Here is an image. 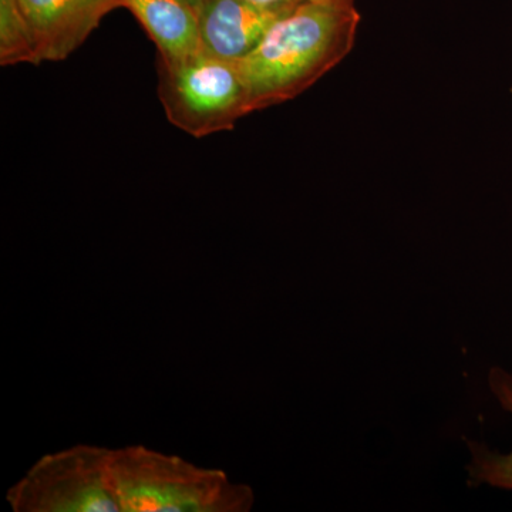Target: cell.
<instances>
[{"mask_svg":"<svg viewBox=\"0 0 512 512\" xmlns=\"http://www.w3.org/2000/svg\"><path fill=\"white\" fill-rule=\"evenodd\" d=\"M356 6L302 2L269 29L238 67L249 113L296 99L352 52L359 32Z\"/></svg>","mask_w":512,"mask_h":512,"instance_id":"cell-1","label":"cell"},{"mask_svg":"<svg viewBox=\"0 0 512 512\" xmlns=\"http://www.w3.org/2000/svg\"><path fill=\"white\" fill-rule=\"evenodd\" d=\"M109 481L120 512H247L255 503L224 471L144 446L110 448Z\"/></svg>","mask_w":512,"mask_h":512,"instance_id":"cell-2","label":"cell"},{"mask_svg":"<svg viewBox=\"0 0 512 512\" xmlns=\"http://www.w3.org/2000/svg\"><path fill=\"white\" fill-rule=\"evenodd\" d=\"M158 97L167 120L195 138L234 130L251 114L238 63L204 52L180 60L158 57Z\"/></svg>","mask_w":512,"mask_h":512,"instance_id":"cell-3","label":"cell"},{"mask_svg":"<svg viewBox=\"0 0 512 512\" xmlns=\"http://www.w3.org/2000/svg\"><path fill=\"white\" fill-rule=\"evenodd\" d=\"M110 448L79 444L47 454L8 491L15 512H120L109 481Z\"/></svg>","mask_w":512,"mask_h":512,"instance_id":"cell-4","label":"cell"},{"mask_svg":"<svg viewBox=\"0 0 512 512\" xmlns=\"http://www.w3.org/2000/svg\"><path fill=\"white\" fill-rule=\"evenodd\" d=\"M305 0L256 3L251 0H202L197 9L201 52L238 63L262 42L269 29Z\"/></svg>","mask_w":512,"mask_h":512,"instance_id":"cell-5","label":"cell"},{"mask_svg":"<svg viewBox=\"0 0 512 512\" xmlns=\"http://www.w3.org/2000/svg\"><path fill=\"white\" fill-rule=\"evenodd\" d=\"M32 33L37 59L62 62L121 8L120 0H18Z\"/></svg>","mask_w":512,"mask_h":512,"instance_id":"cell-6","label":"cell"},{"mask_svg":"<svg viewBox=\"0 0 512 512\" xmlns=\"http://www.w3.org/2000/svg\"><path fill=\"white\" fill-rule=\"evenodd\" d=\"M158 49V57L180 60L201 52L197 10L183 0H120Z\"/></svg>","mask_w":512,"mask_h":512,"instance_id":"cell-7","label":"cell"},{"mask_svg":"<svg viewBox=\"0 0 512 512\" xmlns=\"http://www.w3.org/2000/svg\"><path fill=\"white\" fill-rule=\"evenodd\" d=\"M488 384L501 407L512 414V373L494 367L488 375ZM467 446L471 454L467 467L470 484H487L512 491V451L508 454L497 453L484 444L470 440H467Z\"/></svg>","mask_w":512,"mask_h":512,"instance_id":"cell-8","label":"cell"},{"mask_svg":"<svg viewBox=\"0 0 512 512\" xmlns=\"http://www.w3.org/2000/svg\"><path fill=\"white\" fill-rule=\"evenodd\" d=\"M40 64L18 0H0V64Z\"/></svg>","mask_w":512,"mask_h":512,"instance_id":"cell-9","label":"cell"},{"mask_svg":"<svg viewBox=\"0 0 512 512\" xmlns=\"http://www.w3.org/2000/svg\"><path fill=\"white\" fill-rule=\"evenodd\" d=\"M256 3L286 2V0H251ZM305 2L326 3V5L355 6V0H305Z\"/></svg>","mask_w":512,"mask_h":512,"instance_id":"cell-10","label":"cell"},{"mask_svg":"<svg viewBox=\"0 0 512 512\" xmlns=\"http://www.w3.org/2000/svg\"><path fill=\"white\" fill-rule=\"evenodd\" d=\"M183 2L188 3L192 8L197 9L198 6L201 5L202 0H183Z\"/></svg>","mask_w":512,"mask_h":512,"instance_id":"cell-11","label":"cell"},{"mask_svg":"<svg viewBox=\"0 0 512 512\" xmlns=\"http://www.w3.org/2000/svg\"><path fill=\"white\" fill-rule=\"evenodd\" d=\"M511 94H512V89H511Z\"/></svg>","mask_w":512,"mask_h":512,"instance_id":"cell-12","label":"cell"}]
</instances>
